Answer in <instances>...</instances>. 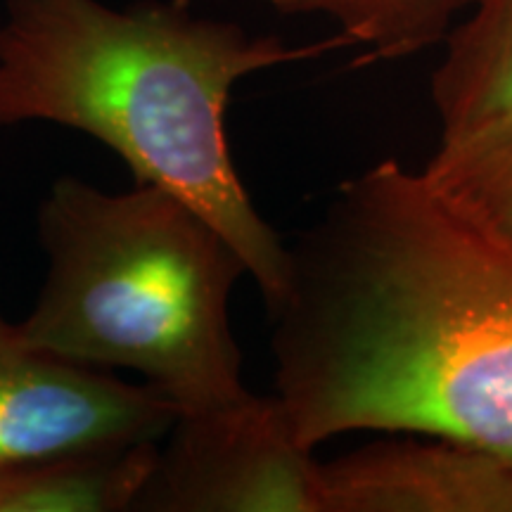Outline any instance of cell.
<instances>
[{"label": "cell", "instance_id": "obj_10", "mask_svg": "<svg viewBox=\"0 0 512 512\" xmlns=\"http://www.w3.org/2000/svg\"><path fill=\"white\" fill-rule=\"evenodd\" d=\"M422 176L470 219L512 240V128L458 155H434Z\"/></svg>", "mask_w": 512, "mask_h": 512}, {"label": "cell", "instance_id": "obj_1", "mask_svg": "<svg viewBox=\"0 0 512 512\" xmlns=\"http://www.w3.org/2000/svg\"><path fill=\"white\" fill-rule=\"evenodd\" d=\"M287 252L275 394L304 446L387 430L512 460V240L384 159Z\"/></svg>", "mask_w": 512, "mask_h": 512}, {"label": "cell", "instance_id": "obj_6", "mask_svg": "<svg viewBox=\"0 0 512 512\" xmlns=\"http://www.w3.org/2000/svg\"><path fill=\"white\" fill-rule=\"evenodd\" d=\"M323 512H512V460L458 441H384L323 465Z\"/></svg>", "mask_w": 512, "mask_h": 512}, {"label": "cell", "instance_id": "obj_7", "mask_svg": "<svg viewBox=\"0 0 512 512\" xmlns=\"http://www.w3.org/2000/svg\"><path fill=\"white\" fill-rule=\"evenodd\" d=\"M432 76L437 155H458L512 128V0H475L448 31Z\"/></svg>", "mask_w": 512, "mask_h": 512}, {"label": "cell", "instance_id": "obj_4", "mask_svg": "<svg viewBox=\"0 0 512 512\" xmlns=\"http://www.w3.org/2000/svg\"><path fill=\"white\" fill-rule=\"evenodd\" d=\"M133 510L323 512V463L278 394L178 413Z\"/></svg>", "mask_w": 512, "mask_h": 512}, {"label": "cell", "instance_id": "obj_5", "mask_svg": "<svg viewBox=\"0 0 512 512\" xmlns=\"http://www.w3.org/2000/svg\"><path fill=\"white\" fill-rule=\"evenodd\" d=\"M176 418L150 384L36 347L0 311V467L162 441Z\"/></svg>", "mask_w": 512, "mask_h": 512}, {"label": "cell", "instance_id": "obj_3", "mask_svg": "<svg viewBox=\"0 0 512 512\" xmlns=\"http://www.w3.org/2000/svg\"><path fill=\"white\" fill-rule=\"evenodd\" d=\"M46 283L19 323L36 347L133 370L178 413L245 399L230 294L247 268L200 211L155 185L55 178L38 207Z\"/></svg>", "mask_w": 512, "mask_h": 512}, {"label": "cell", "instance_id": "obj_9", "mask_svg": "<svg viewBox=\"0 0 512 512\" xmlns=\"http://www.w3.org/2000/svg\"><path fill=\"white\" fill-rule=\"evenodd\" d=\"M285 15H325L349 38L368 46V62L396 60L444 41L460 10L475 0H268Z\"/></svg>", "mask_w": 512, "mask_h": 512}, {"label": "cell", "instance_id": "obj_2", "mask_svg": "<svg viewBox=\"0 0 512 512\" xmlns=\"http://www.w3.org/2000/svg\"><path fill=\"white\" fill-rule=\"evenodd\" d=\"M342 46H351L344 34L287 46L166 3L117 10L100 0H8L0 126L41 121L100 140L136 183L171 192L219 230L271 313L290 252L242 185L226 107L245 76Z\"/></svg>", "mask_w": 512, "mask_h": 512}, {"label": "cell", "instance_id": "obj_8", "mask_svg": "<svg viewBox=\"0 0 512 512\" xmlns=\"http://www.w3.org/2000/svg\"><path fill=\"white\" fill-rule=\"evenodd\" d=\"M157 448L145 441L0 467V512L133 510Z\"/></svg>", "mask_w": 512, "mask_h": 512}]
</instances>
